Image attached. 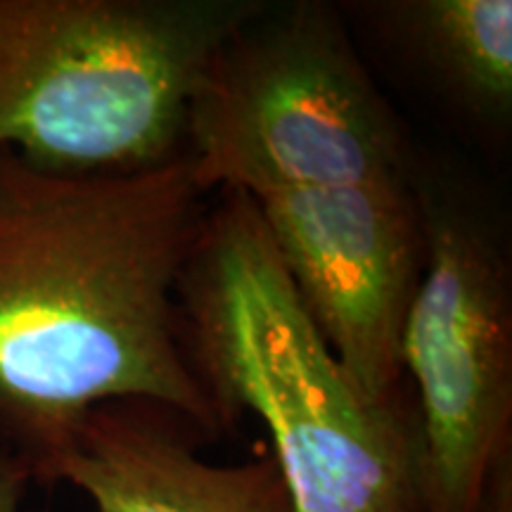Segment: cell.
I'll return each instance as SVG.
<instances>
[{"label": "cell", "mask_w": 512, "mask_h": 512, "mask_svg": "<svg viewBox=\"0 0 512 512\" xmlns=\"http://www.w3.org/2000/svg\"><path fill=\"white\" fill-rule=\"evenodd\" d=\"M188 157L136 174H62L0 152V446L53 484L105 403L226 432L183 344L178 283L207 219Z\"/></svg>", "instance_id": "cell-1"}, {"label": "cell", "mask_w": 512, "mask_h": 512, "mask_svg": "<svg viewBox=\"0 0 512 512\" xmlns=\"http://www.w3.org/2000/svg\"><path fill=\"white\" fill-rule=\"evenodd\" d=\"M178 311L223 427L245 413L266 427L290 512H425L418 411L356 387L245 192L221 190L209 204Z\"/></svg>", "instance_id": "cell-2"}, {"label": "cell", "mask_w": 512, "mask_h": 512, "mask_svg": "<svg viewBox=\"0 0 512 512\" xmlns=\"http://www.w3.org/2000/svg\"><path fill=\"white\" fill-rule=\"evenodd\" d=\"M264 0H0V152L62 174L185 155L204 69Z\"/></svg>", "instance_id": "cell-3"}, {"label": "cell", "mask_w": 512, "mask_h": 512, "mask_svg": "<svg viewBox=\"0 0 512 512\" xmlns=\"http://www.w3.org/2000/svg\"><path fill=\"white\" fill-rule=\"evenodd\" d=\"M185 157L211 195L411 178L413 152L356 53L344 10L268 3L216 50L188 107Z\"/></svg>", "instance_id": "cell-4"}, {"label": "cell", "mask_w": 512, "mask_h": 512, "mask_svg": "<svg viewBox=\"0 0 512 512\" xmlns=\"http://www.w3.org/2000/svg\"><path fill=\"white\" fill-rule=\"evenodd\" d=\"M425 261L401 335L418 394L425 512H484L512 463V273L503 221L441 162H415Z\"/></svg>", "instance_id": "cell-5"}, {"label": "cell", "mask_w": 512, "mask_h": 512, "mask_svg": "<svg viewBox=\"0 0 512 512\" xmlns=\"http://www.w3.org/2000/svg\"><path fill=\"white\" fill-rule=\"evenodd\" d=\"M413 176V174H411ZM332 354L375 403H401V335L425 245L411 178L254 200Z\"/></svg>", "instance_id": "cell-6"}, {"label": "cell", "mask_w": 512, "mask_h": 512, "mask_svg": "<svg viewBox=\"0 0 512 512\" xmlns=\"http://www.w3.org/2000/svg\"><path fill=\"white\" fill-rule=\"evenodd\" d=\"M181 415L138 401L105 403L83 420L53 470L95 512H290L271 451L211 463Z\"/></svg>", "instance_id": "cell-7"}, {"label": "cell", "mask_w": 512, "mask_h": 512, "mask_svg": "<svg viewBox=\"0 0 512 512\" xmlns=\"http://www.w3.org/2000/svg\"><path fill=\"white\" fill-rule=\"evenodd\" d=\"M351 10L467 121L510 124V0H373Z\"/></svg>", "instance_id": "cell-8"}, {"label": "cell", "mask_w": 512, "mask_h": 512, "mask_svg": "<svg viewBox=\"0 0 512 512\" xmlns=\"http://www.w3.org/2000/svg\"><path fill=\"white\" fill-rule=\"evenodd\" d=\"M31 484L34 477L27 463L0 446V512H19Z\"/></svg>", "instance_id": "cell-9"}, {"label": "cell", "mask_w": 512, "mask_h": 512, "mask_svg": "<svg viewBox=\"0 0 512 512\" xmlns=\"http://www.w3.org/2000/svg\"><path fill=\"white\" fill-rule=\"evenodd\" d=\"M484 512H512V463L498 472Z\"/></svg>", "instance_id": "cell-10"}]
</instances>
